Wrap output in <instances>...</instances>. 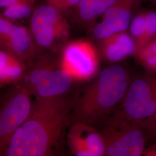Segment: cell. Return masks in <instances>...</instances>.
<instances>
[{
    "instance_id": "6da1fadb",
    "label": "cell",
    "mask_w": 156,
    "mask_h": 156,
    "mask_svg": "<svg viewBox=\"0 0 156 156\" xmlns=\"http://www.w3.org/2000/svg\"><path fill=\"white\" fill-rule=\"evenodd\" d=\"M75 92L35 100L30 116L13 134L1 156L64 155Z\"/></svg>"
},
{
    "instance_id": "7a4b0ae2",
    "label": "cell",
    "mask_w": 156,
    "mask_h": 156,
    "mask_svg": "<svg viewBox=\"0 0 156 156\" xmlns=\"http://www.w3.org/2000/svg\"><path fill=\"white\" fill-rule=\"evenodd\" d=\"M130 80L123 66L112 65L104 69L89 83L75 91L69 126L75 123L97 126L117 109Z\"/></svg>"
},
{
    "instance_id": "3957f363",
    "label": "cell",
    "mask_w": 156,
    "mask_h": 156,
    "mask_svg": "<svg viewBox=\"0 0 156 156\" xmlns=\"http://www.w3.org/2000/svg\"><path fill=\"white\" fill-rule=\"evenodd\" d=\"M79 83L64 69L60 58L53 55L36 56L17 84L28 89L35 100H45L73 93Z\"/></svg>"
},
{
    "instance_id": "277c9868",
    "label": "cell",
    "mask_w": 156,
    "mask_h": 156,
    "mask_svg": "<svg viewBox=\"0 0 156 156\" xmlns=\"http://www.w3.org/2000/svg\"><path fill=\"white\" fill-rule=\"evenodd\" d=\"M106 146V156H143L147 137L140 123L115 111L95 126Z\"/></svg>"
},
{
    "instance_id": "5b68a950",
    "label": "cell",
    "mask_w": 156,
    "mask_h": 156,
    "mask_svg": "<svg viewBox=\"0 0 156 156\" xmlns=\"http://www.w3.org/2000/svg\"><path fill=\"white\" fill-rule=\"evenodd\" d=\"M30 31L39 50L61 53L68 42L70 27L62 12L48 4L35 8Z\"/></svg>"
},
{
    "instance_id": "8992f818",
    "label": "cell",
    "mask_w": 156,
    "mask_h": 156,
    "mask_svg": "<svg viewBox=\"0 0 156 156\" xmlns=\"http://www.w3.org/2000/svg\"><path fill=\"white\" fill-rule=\"evenodd\" d=\"M115 111L140 124L152 116L156 112V75L146 73L131 79Z\"/></svg>"
},
{
    "instance_id": "52a82bcc",
    "label": "cell",
    "mask_w": 156,
    "mask_h": 156,
    "mask_svg": "<svg viewBox=\"0 0 156 156\" xmlns=\"http://www.w3.org/2000/svg\"><path fill=\"white\" fill-rule=\"evenodd\" d=\"M31 96L27 88L16 84L3 97L0 110V155L30 116L34 103Z\"/></svg>"
},
{
    "instance_id": "ba28073f",
    "label": "cell",
    "mask_w": 156,
    "mask_h": 156,
    "mask_svg": "<svg viewBox=\"0 0 156 156\" xmlns=\"http://www.w3.org/2000/svg\"><path fill=\"white\" fill-rule=\"evenodd\" d=\"M100 53L92 42L86 39L68 42L61 52L62 66L79 82L93 79L98 74Z\"/></svg>"
},
{
    "instance_id": "9c48e42d",
    "label": "cell",
    "mask_w": 156,
    "mask_h": 156,
    "mask_svg": "<svg viewBox=\"0 0 156 156\" xmlns=\"http://www.w3.org/2000/svg\"><path fill=\"white\" fill-rule=\"evenodd\" d=\"M145 0H117L101 16L100 22L93 24L92 36L98 40L127 31L135 15Z\"/></svg>"
},
{
    "instance_id": "30bf717a",
    "label": "cell",
    "mask_w": 156,
    "mask_h": 156,
    "mask_svg": "<svg viewBox=\"0 0 156 156\" xmlns=\"http://www.w3.org/2000/svg\"><path fill=\"white\" fill-rule=\"evenodd\" d=\"M66 145L73 156H106V146L100 132L94 126L85 123L69 126Z\"/></svg>"
},
{
    "instance_id": "8fae6325",
    "label": "cell",
    "mask_w": 156,
    "mask_h": 156,
    "mask_svg": "<svg viewBox=\"0 0 156 156\" xmlns=\"http://www.w3.org/2000/svg\"><path fill=\"white\" fill-rule=\"evenodd\" d=\"M1 46L2 50L27 65L39 54L30 29L23 25L15 24L7 38L1 43Z\"/></svg>"
},
{
    "instance_id": "7c38bea8",
    "label": "cell",
    "mask_w": 156,
    "mask_h": 156,
    "mask_svg": "<svg viewBox=\"0 0 156 156\" xmlns=\"http://www.w3.org/2000/svg\"><path fill=\"white\" fill-rule=\"evenodd\" d=\"M98 50L101 57L105 62L112 64L134 55L136 44L134 38L127 30L98 40Z\"/></svg>"
},
{
    "instance_id": "4fadbf2b",
    "label": "cell",
    "mask_w": 156,
    "mask_h": 156,
    "mask_svg": "<svg viewBox=\"0 0 156 156\" xmlns=\"http://www.w3.org/2000/svg\"><path fill=\"white\" fill-rule=\"evenodd\" d=\"M27 64L17 59L5 50L0 51L1 85L17 84L26 71Z\"/></svg>"
},
{
    "instance_id": "5bb4252c",
    "label": "cell",
    "mask_w": 156,
    "mask_h": 156,
    "mask_svg": "<svg viewBox=\"0 0 156 156\" xmlns=\"http://www.w3.org/2000/svg\"><path fill=\"white\" fill-rule=\"evenodd\" d=\"M117 0H80L77 6L79 15L85 20H94L101 16Z\"/></svg>"
},
{
    "instance_id": "9a60e30c",
    "label": "cell",
    "mask_w": 156,
    "mask_h": 156,
    "mask_svg": "<svg viewBox=\"0 0 156 156\" xmlns=\"http://www.w3.org/2000/svg\"><path fill=\"white\" fill-rule=\"evenodd\" d=\"M134 56L146 73L156 75V37L137 51Z\"/></svg>"
},
{
    "instance_id": "2e32d148",
    "label": "cell",
    "mask_w": 156,
    "mask_h": 156,
    "mask_svg": "<svg viewBox=\"0 0 156 156\" xmlns=\"http://www.w3.org/2000/svg\"><path fill=\"white\" fill-rule=\"evenodd\" d=\"M37 0H18L3 9L2 16L11 20L26 19L31 16L35 11Z\"/></svg>"
},
{
    "instance_id": "e0dca14e",
    "label": "cell",
    "mask_w": 156,
    "mask_h": 156,
    "mask_svg": "<svg viewBox=\"0 0 156 156\" xmlns=\"http://www.w3.org/2000/svg\"><path fill=\"white\" fill-rule=\"evenodd\" d=\"M156 37V12L145 11V30L142 43L135 53Z\"/></svg>"
},
{
    "instance_id": "ac0fdd59",
    "label": "cell",
    "mask_w": 156,
    "mask_h": 156,
    "mask_svg": "<svg viewBox=\"0 0 156 156\" xmlns=\"http://www.w3.org/2000/svg\"><path fill=\"white\" fill-rule=\"evenodd\" d=\"M46 4L51 6L60 11H67L73 7H76L80 0H45Z\"/></svg>"
},
{
    "instance_id": "d6986e66",
    "label": "cell",
    "mask_w": 156,
    "mask_h": 156,
    "mask_svg": "<svg viewBox=\"0 0 156 156\" xmlns=\"http://www.w3.org/2000/svg\"><path fill=\"white\" fill-rule=\"evenodd\" d=\"M12 20L1 15L0 17V43L3 42L11 33L15 24Z\"/></svg>"
},
{
    "instance_id": "ffe728a7",
    "label": "cell",
    "mask_w": 156,
    "mask_h": 156,
    "mask_svg": "<svg viewBox=\"0 0 156 156\" xmlns=\"http://www.w3.org/2000/svg\"><path fill=\"white\" fill-rule=\"evenodd\" d=\"M145 130L147 140L156 138V112L150 118L140 123Z\"/></svg>"
},
{
    "instance_id": "44dd1931",
    "label": "cell",
    "mask_w": 156,
    "mask_h": 156,
    "mask_svg": "<svg viewBox=\"0 0 156 156\" xmlns=\"http://www.w3.org/2000/svg\"><path fill=\"white\" fill-rule=\"evenodd\" d=\"M143 156H156V141L145 149Z\"/></svg>"
},
{
    "instance_id": "7402d4cb",
    "label": "cell",
    "mask_w": 156,
    "mask_h": 156,
    "mask_svg": "<svg viewBox=\"0 0 156 156\" xmlns=\"http://www.w3.org/2000/svg\"><path fill=\"white\" fill-rule=\"evenodd\" d=\"M18 0H0V7L1 9H5L15 3Z\"/></svg>"
},
{
    "instance_id": "603a6c76",
    "label": "cell",
    "mask_w": 156,
    "mask_h": 156,
    "mask_svg": "<svg viewBox=\"0 0 156 156\" xmlns=\"http://www.w3.org/2000/svg\"><path fill=\"white\" fill-rule=\"evenodd\" d=\"M152 1L154 2V4L156 5V0H152Z\"/></svg>"
}]
</instances>
